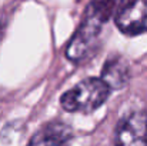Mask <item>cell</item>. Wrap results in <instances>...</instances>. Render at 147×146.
Masks as SVG:
<instances>
[{
    "label": "cell",
    "mask_w": 147,
    "mask_h": 146,
    "mask_svg": "<svg viewBox=\"0 0 147 146\" xmlns=\"http://www.w3.org/2000/svg\"><path fill=\"white\" fill-rule=\"evenodd\" d=\"M103 82L113 90L120 89L129 82V67L124 60L120 57H114L106 63L101 73Z\"/></svg>",
    "instance_id": "5"
},
{
    "label": "cell",
    "mask_w": 147,
    "mask_h": 146,
    "mask_svg": "<svg viewBox=\"0 0 147 146\" xmlns=\"http://www.w3.org/2000/svg\"><path fill=\"white\" fill-rule=\"evenodd\" d=\"M116 146H147V113L133 110L124 115L114 132Z\"/></svg>",
    "instance_id": "3"
},
{
    "label": "cell",
    "mask_w": 147,
    "mask_h": 146,
    "mask_svg": "<svg viewBox=\"0 0 147 146\" xmlns=\"http://www.w3.org/2000/svg\"><path fill=\"white\" fill-rule=\"evenodd\" d=\"M69 135L60 125H49L33 136L29 146H67Z\"/></svg>",
    "instance_id": "6"
},
{
    "label": "cell",
    "mask_w": 147,
    "mask_h": 146,
    "mask_svg": "<svg viewBox=\"0 0 147 146\" xmlns=\"http://www.w3.org/2000/svg\"><path fill=\"white\" fill-rule=\"evenodd\" d=\"M110 92L111 89L103 82L101 77H87L63 93L60 103L67 112L90 113L107 100Z\"/></svg>",
    "instance_id": "2"
},
{
    "label": "cell",
    "mask_w": 147,
    "mask_h": 146,
    "mask_svg": "<svg viewBox=\"0 0 147 146\" xmlns=\"http://www.w3.org/2000/svg\"><path fill=\"white\" fill-rule=\"evenodd\" d=\"M116 7L114 1H92L84 10L82 23L69 42L66 56L71 62H82L94 48L100 32Z\"/></svg>",
    "instance_id": "1"
},
{
    "label": "cell",
    "mask_w": 147,
    "mask_h": 146,
    "mask_svg": "<svg viewBox=\"0 0 147 146\" xmlns=\"http://www.w3.org/2000/svg\"><path fill=\"white\" fill-rule=\"evenodd\" d=\"M116 26L129 36L147 32V0H136L123 4L116 14Z\"/></svg>",
    "instance_id": "4"
}]
</instances>
